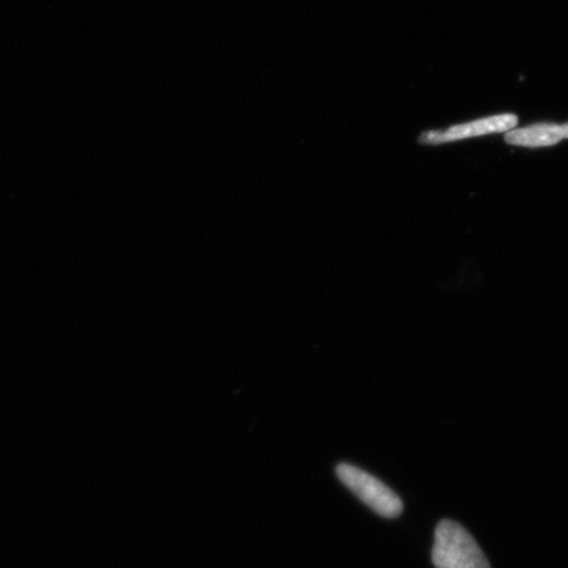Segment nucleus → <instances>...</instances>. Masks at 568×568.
Returning <instances> with one entry per match:
<instances>
[{
  "mask_svg": "<svg viewBox=\"0 0 568 568\" xmlns=\"http://www.w3.org/2000/svg\"><path fill=\"white\" fill-rule=\"evenodd\" d=\"M432 559L436 568H491L470 532L452 520L437 525Z\"/></svg>",
  "mask_w": 568,
  "mask_h": 568,
  "instance_id": "nucleus-1",
  "label": "nucleus"
},
{
  "mask_svg": "<svg viewBox=\"0 0 568 568\" xmlns=\"http://www.w3.org/2000/svg\"><path fill=\"white\" fill-rule=\"evenodd\" d=\"M337 477L351 491L358 497L375 514L382 517L395 518L403 513V501L385 483L373 477L359 467L341 464L336 468Z\"/></svg>",
  "mask_w": 568,
  "mask_h": 568,
  "instance_id": "nucleus-2",
  "label": "nucleus"
},
{
  "mask_svg": "<svg viewBox=\"0 0 568 568\" xmlns=\"http://www.w3.org/2000/svg\"><path fill=\"white\" fill-rule=\"evenodd\" d=\"M518 119L516 115L493 116L488 119L477 120L467 124H460L449 128L444 132L433 131L423 133L420 142L423 144H444V142H452L465 140L477 136H485V134L500 133L513 130L517 125Z\"/></svg>",
  "mask_w": 568,
  "mask_h": 568,
  "instance_id": "nucleus-3",
  "label": "nucleus"
},
{
  "mask_svg": "<svg viewBox=\"0 0 568 568\" xmlns=\"http://www.w3.org/2000/svg\"><path fill=\"white\" fill-rule=\"evenodd\" d=\"M564 139H568V123L562 125L537 124L506 134L508 144L527 148L551 146Z\"/></svg>",
  "mask_w": 568,
  "mask_h": 568,
  "instance_id": "nucleus-4",
  "label": "nucleus"
}]
</instances>
